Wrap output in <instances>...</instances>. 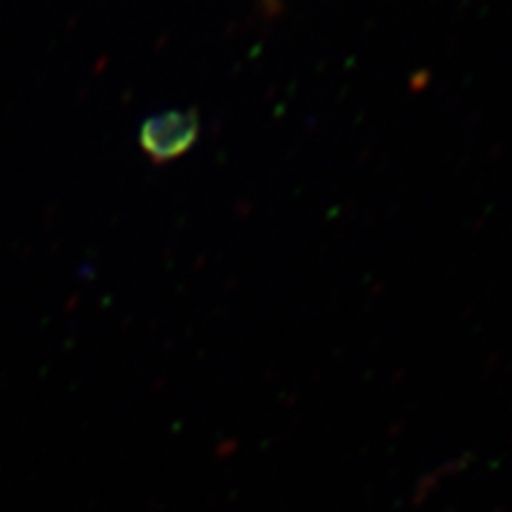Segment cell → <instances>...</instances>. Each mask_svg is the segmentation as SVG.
Wrapping results in <instances>:
<instances>
[{"mask_svg":"<svg viewBox=\"0 0 512 512\" xmlns=\"http://www.w3.org/2000/svg\"><path fill=\"white\" fill-rule=\"evenodd\" d=\"M199 135V118L192 111H165L143 122L139 131V146L154 163L186 154Z\"/></svg>","mask_w":512,"mask_h":512,"instance_id":"1","label":"cell"},{"mask_svg":"<svg viewBox=\"0 0 512 512\" xmlns=\"http://www.w3.org/2000/svg\"><path fill=\"white\" fill-rule=\"evenodd\" d=\"M265 3H267L269 7H274V5H276V0H265Z\"/></svg>","mask_w":512,"mask_h":512,"instance_id":"2","label":"cell"}]
</instances>
